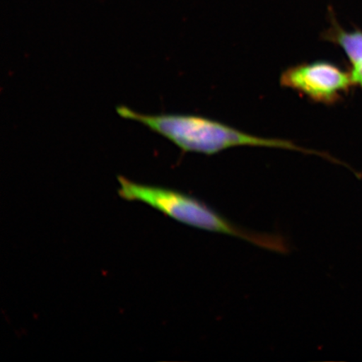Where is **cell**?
I'll list each match as a JSON object with an SVG mask.
<instances>
[{
	"mask_svg": "<svg viewBox=\"0 0 362 362\" xmlns=\"http://www.w3.org/2000/svg\"><path fill=\"white\" fill-rule=\"evenodd\" d=\"M117 112L124 119L139 122L164 136L185 152L212 156L234 147L252 146L288 149L317 153L288 140L259 137L243 132L221 122L196 115H146L126 107Z\"/></svg>",
	"mask_w": 362,
	"mask_h": 362,
	"instance_id": "1",
	"label": "cell"
},
{
	"mask_svg": "<svg viewBox=\"0 0 362 362\" xmlns=\"http://www.w3.org/2000/svg\"><path fill=\"white\" fill-rule=\"evenodd\" d=\"M117 180L119 194L124 200L147 204L180 223L242 239L270 252L285 255L291 250L287 240L280 235L257 233L243 228L189 194L155 185L135 183L124 176H119Z\"/></svg>",
	"mask_w": 362,
	"mask_h": 362,
	"instance_id": "2",
	"label": "cell"
},
{
	"mask_svg": "<svg viewBox=\"0 0 362 362\" xmlns=\"http://www.w3.org/2000/svg\"><path fill=\"white\" fill-rule=\"evenodd\" d=\"M283 88L296 90L315 103L333 104L353 84L351 74L329 62L301 63L288 67L280 76Z\"/></svg>",
	"mask_w": 362,
	"mask_h": 362,
	"instance_id": "3",
	"label": "cell"
},
{
	"mask_svg": "<svg viewBox=\"0 0 362 362\" xmlns=\"http://www.w3.org/2000/svg\"><path fill=\"white\" fill-rule=\"evenodd\" d=\"M329 27L322 33V38L339 45L343 49L352 67L362 63V31H346L339 25L332 7L328 8Z\"/></svg>",
	"mask_w": 362,
	"mask_h": 362,
	"instance_id": "4",
	"label": "cell"
},
{
	"mask_svg": "<svg viewBox=\"0 0 362 362\" xmlns=\"http://www.w3.org/2000/svg\"><path fill=\"white\" fill-rule=\"evenodd\" d=\"M350 74L353 84L358 85L362 88V63L359 66L352 67Z\"/></svg>",
	"mask_w": 362,
	"mask_h": 362,
	"instance_id": "5",
	"label": "cell"
}]
</instances>
